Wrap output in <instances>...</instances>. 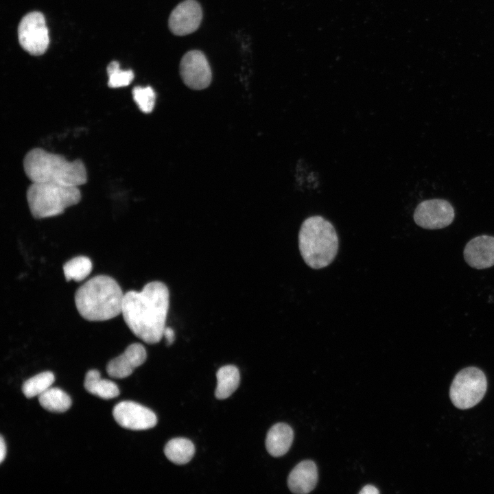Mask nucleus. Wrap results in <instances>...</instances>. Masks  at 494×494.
<instances>
[{
  "label": "nucleus",
  "instance_id": "f3484780",
  "mask_svg": "<svg viewBox=\"0 0 494 494\" xmlns=\"http://www.w3.org/2000/svg\"><path fill=\"white\" fill-rule=\"evenodd\" d=\"M216 377L215 395L218 399L230 397L237 388L240 380L239 370L233 365H226L219 368Z\"/></svg>",
  "mask_w": 494,
  "mask_h": 494
},
{
  "label": "nucleus",
  "instance_id": "9b49d317",
  "mask_svg": "<svg viewBox=\"0 0 494 494\" xmlns=\"http://www.w3.org/2000/svg\"><path fill=\"white\" fill-rule=\"evenodd\" d=\"M202 19V10L199 3L196 0H185L171 12L169 28L176 36L189 34L198 28Z\"/></svg>",
  "mask_w": 494,
  "mask_h": 494
},
{
  "label": "nucleus",
  "instance_id": "f8f14e48",
  "mask_svg": "<svg viewBox=\"0 0 494 494\" xmlns=\"http://www.w3.org/2000/svg\"><path fill=\"white\" fill-rule=\"evenodd\" d=\"M146 358V350L141 344H131L122 354L108 363L107 373L110 377L116 379L127 377L132 373L134 368L143 364Z\"/></svg>",
  "mask_w": 494,
  "mask_h": 494
},
{
  "label": "nucleus",
  "instance_id": "20e7f679",
  "mask_svg": "<svg viewBox=\"0 0 494 494\" xmlns=\"http://www.w3.org/2000/svg\"><path fill=\"white\" fill-rule=\"evenodd\" d=\"M339 240L332 224L320 215L307 217L298 233V247L305 263L313 269L328 266L338 250Z\"/></svg>",
  "mask_w": 494,
  "mask_h": 494
},
{
  "label": "nucleus",
  "instance_id": "dca6fc26",
  "mask_svg": "<svg viewBox=\"0 0 494 494\" xmlns=\"http://www.w3.org/2000/svg\"><path fill=\"white\" fill-rule=\"evenodd\" d=\"M84 386L87 392L102 399H113L119 395L117 384L110 380L102 379L97 370L87 372Z\"/></svg>",
  "mask_w": 494,
  "mask_h": 494
},
{
  "label": "nucleus",
  "instance_id": "ddd939ff",
  "mask_svg": "<svg viewBox=\"0 0 494 494\" xmlns=\"http://www.w3.org/2000/svg\"><path fill=\"white\" fill-rule=\"evenodd\" d=\"M467 263L475 269L494 266V237L480 235L471 239L464 249Z\"/></svg>",
  "mask_w": 494,
  "mask_h": 494
},
{
  "label": "nucleus",
  "instance_id": "a211bd4d",
  "mask_svg": "<svg viewBox=\"0 0 494 494\" xmlns=\"http://www.w3.org/2000/svg\"><path fill=\"white\" fill-rule=\"evenodd\" d=\"M164 453L169 460L176 464L189 462L195 453V447L191 441L184 438L170 440L164 448Z\"/></svg>",
  "mask_w": 494,
  "mask_h": 494
},
{
  "label": "nucleus",
  "instance_id": "aec40b11",
  "mask_svg": "<svg viewBox=\"0 0 494 494\" xmlns=\"http://www.w3.org/2000/svg\"><path fill=\"white\" fill-rule=\"evenodd\" d=\"M92 268V261L89 257L78 256L64 264L63 272L67 281H81L89 276Z\"/></svg>",
  "mask_w": 494,
  "mask_h": 494
},
{
  "label": "nucleus",
  "instance_id": "4be33fe9",
  "mask_svg": "<svg viewBox=\"0 0 494 494\" xmlns=\"http://www.w3.org/2000/svg\"><path fill=\"white\" fill-rule=\"evenodd\" d=\"M108 81V85L110 88H119L129 85L134 79V73L132 70H122L117 61L110 62L106 69Z\"/></svg>",
  "mask_w": 494,
  "mask_h": 494
},
{
  "label": "nucleus",
  "instance_id": "6ab92c4d",
  "mask_svg": "<svg viewBox=\"0 0 494 494\" xmlns=\"http://www.w3.org/2000/svg\"><path fill=\"white\" fill-rule=\"evenodd\" d=\"M40 405L52 412H64L71 405L70 397L58 388H49L38 396Z\"/></svg>",
  "mask_w": 494,
  "mask_h": 494
},
{
  "label": "nucleus",
  "instance_id": "6e6552de",
  "mask_svg": "<svg viewBox=\"0 0 494 494\" xmlns=\"http://www.w3.org/2000/svg\"><path fill=\"white\" fill-rule=\"evenodd\" d=\"M454 209L443 199H431L421 202L414 212L415 223L425 229H440L449 226L454 220Z\"/></svg>",
  "mask_w": 494,
  "mask_h": 494
},
{
  "label": "nucleus",
  "instance_id": "a878e982",
  "mask_svg": "<svg viewBox=\"0 0 494 494\" xmlns=\"http://www.w3.org/2000/svg\"><path fill=\"white\" fill-rule=\"evenodd\" d=\"M6 455V445L3 436L0 439V462L2 463Z\"/></svg>",
  "mask_w": 494,
  "mask_h": 494
},
{
  "label": "nucleus",
  "instance_id": "5701e85b",
  "mask_svg": "<svg viewBox=\"0 0 494 494\" xmlns=\"http://www.w3.org/2000/svg\"><path fill=\"white\" fill-rule=\"evenodd\" d=\"M134 101L144 113H151L155 105L156 94L150 86H135L132 90Z\"/></svg>",
  "mask_w": 494,
  "mask_h": 494
},
{
  "label": "nucleus",
  "instance_id": "0eeeda50",
  "mask_svg": "<svg viewBox=\"0 0 494 494\" xmlns=\"http://www.w3.org/2000/svg\"><path fill=\"white\" fill-rule=\"evenodd\" d=\"M18 38L21 47L31 55L44 54L49 43L44 15L37 11L25 15L18 27Z\"/></svg>",
  "mask_w": 494,
  "mask_h": 494
},
{
  "label": "nucleus",
  "instance_id": "1a4fd4ad",
  "mask_svg": "<svg viewBox=\"0 0 494 494\" xmlns=\"http://www.w3.org/2000/svg\"><path fill=\"white\" fill-rule=\"evenodd\" d=\"M180 74L184 83L194 90L206 89L212 80L208 60L199 50L189 51L183 56L180 63Z\"/></svg>",
  "mask_w": 494,
  "mask_h": 494
},
{
  "label": "nucleus",
  "instance_id": "393cba45",
  "mask_svg": "<svg viewBox=\"0 0 494 494\" xmlns=\"http://www.w3.org/2000/svg\"><path fill=\"white\" fill-rule=\"evenodd\" d=\"M360 494H377L379 491L373 485L368 484L364 486L360 491Z\"/></svg>",
  "mask_w": 494,
  "mask_h": 494
},
{
  "label": "nucleus",
  "instance_id": "2eb2a0df",
  "mask_svg": "<svg viewBox=\"0 0 494 494\" xmlns=\"http://www.w3.org/2000/svg\"><path fill=\"white\" fill-rule=\"evenodd\" d=\"M294 438V432L287 424L279 423L268 431L266 439L268 452L274 457H280L290 449Z\"/></svg>",
  "mask_w": 494,
  "mask_h": 494
},
{
  "label": "nucleus",
  "instance_id": "7ed1b4c3",
  "mask_svg": "<svg viewBox=\"0 0 494 494\" xmlns=\"http://www.w3.org/2000/svg\"><path fill=\"white\" fill-rule=\"evenodd\" d=\"M23 168L26 176L32 182L79 187L87 181L86 169L81 160L69 161L62 155L39 148L26 154Z\"/></svg>",
  "mask_w": 494,
  "mask_h": 494
},
{
  "label": "nucleus",
  "instance_id": "412c9836",
  "mask_svg": "<svg viewBox=\"0 0 494 494\" xmlns=\"http://www.w3.org/2000/svg\"><path fill=\"white\" fill-rule=\"evenodd\" d=\"M54 381L55 377L51 372H43L26 380L23 384L22 391L27 398L40 396L51 387Z\"/></svg>",
  "mask_w": 494,
  "mask_h": 494
},
{
  "label": "nucleus",
  "instance_id": "f257e3e1",
  "mask_svg": "<svg viewBox=\"0 0 494 494\" xmlns=\"http://www.w3.org/2000/svg\"><path fill=\"white\" fill-rule=\"evenodd\" d=\"M169 306L166 285L152 281L140 292L124 294L121 314L130 331L148 344H156L163 337Z\"/></svg>",
  "mask_w": 494,
  "mask_h": 494
},
{
  "label": "nucleus",
  "instance_id": "f03ea898",
  "mask_svg": "<svg viewBox=\"0 0 494 494\" xmlns=\"http://www.w3.org/2000/svg\"><path fill=\"white\" fill-rule=\"evenodd\" d=\"M124 294L118 283L106 275L95 276L80 286L75 294L79 314L89 321H104L121 314Z\"/></svg>",
  "mask_w": 494,
  "mask_h": 494
},
{
  "label": "nucleus",
  "instance_id": "b1692460",
  "mask_svg": "<svg viewBox=\"0 0 494 494\" xmlns=\"http://www.w3.org/2000/svg\"><path fill=\"white\" fill-rule=\"evenodd\" d=\"M163 337L166 339L167 344L171 345L175 338L174 330L171 327H166L164 330Z\"/></svg>",
  "mask_w": 494,
  "mask_h": 494
},
{
  "label": "nucleus",
  "instance_id": "39448f33",
  "mask_svg": "<svg viewBox=\"0 0 494 494\" xmlns=\"http://www.w3.org/2000/svg\"><path fill=\"white\" fill-rule=\"evenodd\" d=\"M26 196L30 212L37 219L62 214L81 200L78 187L45 182H32Z\"/></svg>",
  "mask_w": 494,
  "mask_h": 494
},
{
  "label": "nucleus",
  "instance_id": "4468645a",
  "mask_svg": "<svg viewBox=\"0 0 494 494\" xmlns=\"http://www.w3.org/2000/svg\"><path fill=\"white\" fill-rule=\"evenodd\" d=\"M318 482V469L312 460H303L296 464L290 473L287 485L294 493L305 494L311 492Z\"/></svg>",
  "mask_w": 494,
  "mask_h": 494
},
{
  "label": "nucleus",
  "instance_id": "9d476101",
  "mask_svg": "<svg viewBox=\"0 0 494 494\" xmlns=\"http://www.w3.org/2000/svg\"><path fill=\"white\" fill-rule=\"evenodd\" d=\"M113 415L120 426L131 430H148L157 423L153 411L133 401L119 402L114 407Z\"/></svg>",
  "mask_w": 494,
  "mask_h": 494
},
{
  "label": "nucleus",
  "instance_id": "423d86ee",
  "mask_svg": "<svg viewBox=\"0 0 494 494\" xmlns=\"http://www.w3.org/2000/svg\"><path fill=\"white\" fill-rule=\"evenodd\" d=\"M487 388L484 373L478 368L468 367L455 376L449 390V397L458 408L465 410L478 404Z\"/></svg>",
  "mask_w": 494,
  "mask_h": 494
}]
</instances>
